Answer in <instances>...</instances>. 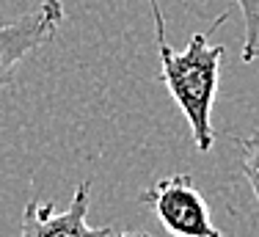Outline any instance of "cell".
<instances>
[{"instance_id": "6da1fadb", "label": "cell", "mask_w": 259, "mask_h": 237, "mask_svg": "<svg viewBox=\"0 0 259 237\" xmlns=\"http://www.w3.org/2000/svg\"><path fill=\"white\" fill-rule=\"evenodd\" d=\"M226 11L212 22V28L204 33H193L185 50H174L160 45V80L165 83L168 94L180 105L182 116L188 118L190 133H193L196 149L209 152L215 143L212 130V102L218 94V80H221V61L226 55L224 45H209L207 36L215 28L226 22Z\"/></svg>"}, {"instance_id": "7a4b0ae2", "label": "cell", "mask_w": 259, "mask_h": 237, "mask_svg": "<svg viewBox=\"0 0 259 237\" xmlns=\"http://www.w3.org/2000/svg\"><path fill=\"white\" fill-rule=\"evenodd\" d=\"M141 202L155 207L157 221L171 237H224L209 218V207L188 174H171L141 193Z\"/></svg>"}, {"instance_id": "3957f363", "label": "cell", "mask_w": 259, "mask_h": 237, "mask_svg": "<svg viewBox=\"0 0 259 237\" xmlns=\"http://www.w3.org/2000/svg\"><path fill=\"white\" fill-rule=\"evenodd\" d=\"M64 22L61 0H41L33 11L17 17L14 22L0 25V89L17 80V69L33 50L53 42Z\"/></svg>"}, {"instance_id": "277c9868", "label": "cell", "mask_w": 259, "mask_h": 237, "mask_svg": "<svg viewBox=\"0 0 259 237\" xmlns=\"http://www.w3.org/2000/svg\"><path fill=\"white\" fill-rule=\"evenodd\" d=\"M91 204V179L75 188L69 207L58 210L50 202H28L22 210V223H20V237H110L113 229L102 226L94 229L89 226L85 215H89Z\"/></svg>"}, {"instance_id": "5b68a950", "label": "cell", "mask_w": 259, "mask_h": 237, "mask_svg": "<svg viewBox=\"0 0 259 237\" xmlns=\"http://www.w3.org/2000/svg\"><path fill=\"white\" fill-rule=\"evenodd\" d=\"M237 152H240V168H243L259 204V130H254L245 138H237Z\"/></svg>"}, {"instance_id": "8992f818", "label": "cell", "mask_w": 259, "mask_h": 237, "mask_svg": "<svg viewBox=\"0 0 259 237\" xmlns=\"http://www.w3.org/2000/svg\"><path fill=\"white\" fill-rule=\"evenodd\" d=\"M240 6V14L245 22V45H243V61H251L259 55V0H234Z\"/></svg>"}, {"instance_id": "52a82bcc", "label": "cell", "mask_w": 259, "mask_h": 237, "mask_svg": "<svg viewBox=\"0 0 259 237\" xmlns=\"http://www.w3.org/2000/svg\"><path fill=\"white\" fill-rule=\"evenodd\" d=\"M152 6V20H155V39L157 47L165 45V20H163V9H160V0H149Z\"/></svg>"}, {"instance_id": "ba28073f", "label": "cell", "mask_w": 259, "mask_h": 237, "mask_svg": "<svg viewBox=\"0 0 259 237\" xmlns=\"http://www.w3.org/2000/svg\"><path fill=\"white\" fill-rule=\"evenodd\" d=\"M110 237H149V234H144V232H124V234H110Z\"/></svg>"}]
</instances>
